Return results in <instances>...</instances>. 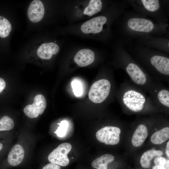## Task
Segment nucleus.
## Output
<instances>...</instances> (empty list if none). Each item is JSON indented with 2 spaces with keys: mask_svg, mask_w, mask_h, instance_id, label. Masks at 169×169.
Instances as JSON below:
<instances>
[{
  "mask_svg": "<svg viewBox=\"0 0 169 169\" xmlns=\"http://www.w3.org/2000/svg\"><path fill=\"white\" fill-rule=\"evenodd\" d=\"M151 65L159 74L161 75L163 79H168L169 75V59L166 57L156 55L150 59Z\"/></svg>",
  "mask_w": 169,
  "mask_h": 169,
  "instance_id": "1a4fd4ad",
  "label": "nucleus"
},
{
  "mask_svg": "<svg viewBox=\"0 0 169 169\" xmlns=\"http://www.w3.org/2000/svg\"><path fill=\"white\" fill-rule=\"evenodd\" d=\"M71 145L68 143L60 144L49 155V161L51 163L59 166H65L69 162L67 154L71 151Z\"/></svg>",
  "mask_w": 169,
  "mask_h": 169,
  "instance_id": "20e7f679",
  "label": "nucleus"
},
{
  "mask_svg": "<svg viewBox=\"0 0 169 169\" xmlns=\"http://www.w3.org/2000/svg\"><path fill=\"white\" fill-rule=\"evenodd\" d=\"M166 154L167 157H169V141H168L167 143L166 149Z\"/></svg>",
  "mask_w": 169,
  "mask_h": 169,
  "instance_id": "bb28decb",
  "label": "nucleus"
},
{
  "mask_svg": "<svg viewBox=\"0 0 169 169\" xmlns=\"http://www.w3.org/2000/svg\"><path fill=\"white\" fill-rule=\"evenodd\" d=\"M152 169H166L164 166L156 165L153 167Z\"/></svg>",
  "mask_w": 169,
  "mask_h": 169,
  "instance_id": "a878e982",
  "label": "nucleus"
},
{
  "mask_svg": "<svg viewBox=\"0 0 169 169\" xmlns=\"http://www.w3.org/2000/svg\"><path fill=\"white\" fill-rule=\"evenodd\" d=\"M154 162L156 165L164 166L166 163V159L161 156L156 157L154 159Z\"/></svg>",
  "mask_w": 169,
  "mask_h": 169,
  "instance_id": "5701e85b",
  "label": "nucleus"
},
{
  "mask_svg": "<svg viewBox=\"0 0 169 169\" xmlns=\"http://www.w3.org/2000/svg\"><path fill=\"white\" fill-rule=\"evenodd\" d=\"M147 127L143 124L139 125L135 131L132 137L131 142L133 146L138 147L141 146L147 137Z\"/></svg>",
  "mask_w": 169,
  "mask_h": 169,
  "instance_id": "4468645a",
  "label": "nucleus"
},
{
  "mask_svg": "<svg viewBox=\"0 0 169 169\" xmlns=\"http://www.w3.org/2000/svg\"><path fill=\"white\" fill-rule=\"evenodd\" d=\"M110 82L102 79L95 82L91 85L89 93V98L92 102L100 104L104 102L109 95L111 89Z\"/></svg>",
  "mask_w": 169,
  "mask_h": 169,
  "instance_id": "7ed1b4c3",
  "label": "nucleus"
},
{
  "mask_svg": "<svg viewBox=\"0 0 169 169\" xmlns=\"http://www.w3.org/2000/svg\"><path fill=\"white\" fill-rule=\"evenodd\" d=\"M103 3L100 0L66 1L65 12L68 24L87 20L100 12Z\"/></svg>",
  "mask_w": 169,
  "mask_h": 169,
  "instance_id": "f257e3e1",
  "label": "nucleus"
},
{
  "mask_svg": "<svg viewBox=\"0 0 169 169\" xmlns=\"http://www.w3.org/2000/svg\"><path fill=\"white\" fill-rule=\"evenodd\" d=\"M120 132V129L118 127L107 126L98 131L96 136L101 142L106 145H115L119 142Z\"/></svg>",
  "mask_w": 169,
  "mask_h": 169,
  "instance_id": "39448f33",
  "label": "nucleus"
},
{
  "mask_svg": "<svg viewBox=\"0 0 169 169\" xmlns=\"http://www.w3.org/2000/svg\"><path fill=\"white\" fill-rule=\"evenodd\" d=\"M163 154V152L160 150H151L146 151L141 157L140 162L141 166L144 168H149L152 160L155 157L161 156Z\"/></svg>",
  "mask_w": 169,
  "mask_h": 169,
  "instance_id": "2eb2a0df",
  "label": "nucleus"
},
{
  "mask_svg": "<svg viewBox=\"0 0 169 169\" xmlns=\"http://www.w3.org/2000/svg\"><path fill=\"white\" fill-rule=\"evenodd\" d=\"M166 167L167 169H169V160H168L167 161V163H166Z\"/></svg>",
  "mask_w": 169,
  "mask_h": 169,
  "instance_id": "cd10ccee",
  "label": "nucleus"
},
{
  "mask_svg": "<svg viewBox=\"0 0 169 169\" xmlns=\"http://www.w3.org/2000/svg\"><path fill=\"white\" fill-rule=\"evenodd\" d=\"M77 51L74 56V62L79 66L84 67L92 64L95 56L93 49L85 47H76Z\"/></svg>",
  "mask_w": 169,
  "mask_h": 169,
  "instance_id": "0eeeda50",
  "label": "nucleus"
},
{
  "mask_svg": "<svg viewBox=\"0 0 169 169\" xmlns=\"http://www.w3.org/2000/svg\"><path fill=\"white\" fill-rule=\"evenodd\" d=\"M145 92L135 84L125 82L120 88V102L133 112L141 111L146 105L153 102Z\"/></svg>",
  "mask_w": 169,
  "mask_h": 169,
  "instance_id": "f03ea898",
  "label": "nucleus"
},
{
  "mask_svg": "<svg viewBox=\"0 0 169 169\" xmlns=\"http://www.w3.org/2000/svg\"><path fill=\"white\" fill-rule=\"evenodd\" d=\"M59 50V46L57 43L53 42H46L39 46L37 50V53L41 59L49 60L53 55L57 54Z\"/></svg>",
  "mask_w": 169,
  "mask_h": 169,
  "instance_id": "f8f14e48",
  "label": "nucleus"
},
{
  "mask_svg": "<svg viewBox=\"0 0 169 169\" xmlns=\"http://www.w3.org/2000/svg\"><path fill=\"white\" fill-rule=\"evenodd\" d=\"M14 126L13 120L8 116L5 115L0 119V131L11 130Z\"/></svg>",
  "mask_w": 169,
  "mask_h": 169,
  "instance_id": "6ab92c4d",
  "label": "nucleus"
},
{
  "mask_svg": "<svg viewBox=\"0 0 169 169\" xmlns=\"http://www.w3.org/2000/svg\"><path fill=\"white\" fill-rule=\"evenodd\" d=\"M60 168L59 166L51 163L44 166L42 169H60Z\"/></svg>",
  "mask_w": 169,
  "mask_h": 169,
  "instance_id": "b1692460",
  "label": "nucleus"
},
{
  "mask_svg": "<svg viewBox=\"0 0 169 169\" xmlns=\"http://www.w3.org/2000/svg\"><path fill=\"white\" fill-rule=\"evenodd\" d=\"M141 1L145 8L150 11H155L160 7L159 2L157 0H142Z\"/></svg>",
  "mask_w": 169,
  "mask_h": 169,
  "instance_id": "aec40b11",
  "label": "nucleus"
},
{
  "mask_svg": "<svg viewBox=\"0 0 169 169\" xmlns=\"http://www.w3.org/2000/svg\"><path fill=\"white\" fill-rule=\"evenodd\" d=\"M59 125L57 130L54 132L59 137H63L66 134L68 128L69 124L68 121L65 120L61 121Z\"/></svg>",
  "mask_w": 169,
  "mask_h": 169,
  "instance_id": "412c9836",
  "label": "nucleus"
},
{
  "mask_svg": "<svg viewBox=\"0 0 169 169\" xmlns=\"http://www.w3.org/2000/svg\"><path fill=\"white\" fill-rule=\"evenodd\" d=\"M149 94L153 103L169 108V90L161 84L160 82H157Z\"/></svg>",
  "mask_w": 169,
  "mask_h": 169,
  "instance_id": "6e6552de",
  "label": "nucleus"
},
{
  "mask_svg": "<svg viewBox=\"0 0 169 169\" xmlns=\"http://www.w3.org/2000/svg\"><path fill=\"white\" fill-rule=\"evenodd\" d=\"M12 29L9 21L4 17L0 16V37L5 38L8 36Z\"/></svg>",
  "mask_w": 169,
  "mask_h": 169,
  "instance_id": "a211bd4d",
  "label": "nucleus"
},
{
  "mask_svg": "<svg viewBox=\"0 0 169 169\" xmlns=\"http://www.w3.org/2000/svg\"><path fill=\"white\" fill-rule=\"evenodd\" d=\"M6 86V82L3 78H0V93L4 89Z\"/></svg>",
  "mask_w": 169,
  "mask_h": 169,
  "instance_id": "393cba45",
  "label": "nucleus"
},
{
  "mask_svg": "<svg viewBox=\"0 0 169 169\" xmlns=\"http://www.w3.org/2000/svg\"><path fill=\"white\" fill-rule=\"evenodd\" d=\"M127 24L131 29L139 32H149L153 30L154 27L152 21L144 18H131L129 20Z\"/></svg>",
  "mask_w": 169,
  "mask_h": 169,
  "instance_id": "9b49d317",
  "label": "nucleus"
},
{
  "mask_svg": "<svg viewBox=\"0 0 169 169\" xmlns=\"http://www.w3.org/2000/svg\"><path fill=\"white\" fill-rule=\"evenodd\" d=\"M114 157L111 154H106L97 158L91 163L94 168L97 169H107L108 165L112 162Z\"/></svg>",
  "mask_w": 169,
  "mask_h": 169,
  "instance_id": "dca6fc26",
  "label": "nucleus"
},
{
  "mask_svg": "<svg viewBox=\"0 0 169 169\" xmlns=\"http://www.w3.org/2000/svg\"><path fill=\"white\" fill-rule=\"evenodd\" d=\"M44 13V5L40 0H33L29 6L27 15L29 19L33 22L37 23L41 21Z\"/></svg>",
  "mask_w": 169,
  "mask_h": 169,
  "instance_id": "9d476101",
  "label": "nucleus"
},
{
  "mask_svg": "<svg viewBox=\"0 0 169 169\" xmlns=\"http://www.w3.org/2000/svg\"><path fill=\"white\" fill-rule=\"evenodd\" d=\"M169 138V128L164 127L154 133L151 137V142L155 144H160Z\"/></svg>",
  "mask_w": 169,
  "mask_h": 169,
  "instance_id": "f3484780",
  "label": "nucleus"
},
{
  "mask_svg": "<svg viewBox=\"0 0 169 169\" xmlns=\"http://www.w3.org/2000/svg\"><path fill=\"white\" fill-rule=\"evenodd\" d=\"M24 156V150L22 146L19 144L15 145L8 154V162L12 166H18L22 162Z\"/></svg>",
  "mask_w": 169,
  "mask_h": 169,
  "instance_id": "ddd939ff",
  "label": "nucleus"
},
{
  "mask_svg": "<svg viewBox=\"0 0 169 169\" xmlns=\"http://www.w3.org/2000/svg\"><path fill=\"white\" fill-rule=\"evenodd\" d=\"M47 102L45 97L41 94L36 95L32 104L28 105L23 109L25 114L31 118H37L42 114L45 109Z\"/></svg>",
  "mask_w": 169,
  "mask_h": 169,
  "instance_id": "423d86ee",
  "label": "nucleus"
},
{
  "mask_svg": "<svg viewBox=\"0 0 169 169\" xmlns=\"http://www.w3.org/2000/svg\"><path fill=\"white\" fill-rule=\"evenodd\" d=\"M71 84L74 95L76 97L81 96L83 93V89L80 82L74 80L71 82Z\"/></svg>",
  "mask_w": 169,
  "mask_h": 169,
  "instance_id": "4be33fe9",
  "label": "nucleus"
}]
</instances>
